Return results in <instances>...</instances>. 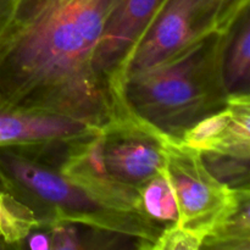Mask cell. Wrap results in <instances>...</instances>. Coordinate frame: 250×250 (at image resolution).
<instances>
[{
    "label": "cell",
    "mask_w": 250,
    "mask_h": 250,
    "mask_svg": "<svg viewBox=\"0 0 250 250\" xmlns=\"http://www.w3.org/2000/svg\"><path fill=\"white\" fill-rule=\"evenodd\" d=\"M117 0H15L0 31V100L102 128L131 111L93 66Z\"/></svg>",
    "instance_id": "6da1fadb"
},
{
    "label": "cell",
    "mask_w": 250,
    "mask_h": 250,
    "mask_svg": "<svg viewBox=\"0 0 250 250\" xmlns=\"http://www.w3.org/2000/svg\"><path fill=\"white\" fill-rule=\"evenodd\" d=\"M232 31L209 34L155 65L127 75L124 93L129 109L176 138L224 109L229 97L224 61Z\"/></svg>",
    "instance_id": "7a4b0ae2"
},
{
    "label": "cell",
    "mask_w": 250,
    "mask_h": 250,
    "mask_svg": "<svg viewBox=\"0 0 250 250\" xmlns=\"http://www.w3.org/2000/svg\"><path fill=\"white\" fill-rule=\"evenodd\" d=\"M0 189L28 205L39 227L76 224L124 234L150 250L161 229L141 214L107 209L58 167L0 146ZM38 227V229H39Z\"/></svg>",
    "instance_id": "3957f363"
},
{
    "label": "cell",
    "mask_w": 250,
    "mask_h": 250,
    "mask_svg": "<svg viewBox=\"0 0 250 250\" xmlns=\"http://www.w3.org/2000/svg\"><path fill=\"white\" fill-rule=\"evenodd\" d=\"M249 6L250 0H165L134 46L125 78L209 34L232 31Z\"/></svg>",
    "instance_id": "277c9868"
},
{
    "label": "cell",
    "mask_w": 250,
    "mask_h": 250,
    "mask_svg": "<svg viewBox=\"0 0 250 250\" xmlns=\"http://www.w3.org/2000/svg\"><path fill=\"white\" fill-rule=\"evenodd\" d=\"M165 171L175 192L178 225L203 237L211 236L250 194L220 182L207 168L200 153L171 136L165 149Z\"/></svg>",
    "instance_id": "5b68a950"
},
{
    "label": "cell",
    "mask_w": 250,
    "mask_h": 250,
    "mask_svg": "<svg viewBox=\"0 0 250 250\" xmlns=\"http://www.w3.org/2000/svg\"><path fill=\"white\" fill-rule=\"evenodd\" d=\"M98 138L110 177L139 190L165 166V149L171 136L131 110L102 127Z\"/></svg>",
    "instance_id": "8992f818"
},
{
    "label": "cell",
    "mask_w": 250,
    "mask_h": 250,
    "mask_svg": "<svg viewBox=\"0 0 250 250\" xmlns=\"http://www.w3.org/2000/svg\"><path fill=\"white\" fill-rule=\"evenodd\" d=\"M98 132L99 128L71 117L0 100V146L14 148L58 168L76 144Z\"/></svg>",
    "instance_id": "52a82bcc"
},
{
    "label": "cell",
    "mask_w": 250,
    "mask_h": 250,
    "mask_svg": "<svg viewBox=\"0 0 250 250\" xmlns=\"http://www.w3.org/2000/svg\"><path fill=\"white\" fill-rule=\"evenodd\" d=\"M164 2L165 0H117L107 16L93 66L121 94L125 95L127 61Z\"/></svg>",
    "instance_id": "ba28073f"
},
{
    "label": "cell",
    "mask_w": 250,
    "mask_h": 250,
    "mask_svg": "<svg viewBox=\"0 0 250 250\" xmlns=\"http://www.w3.org/2000/svg\"><path fill=\"white\" fill-rule=\"evenodd\" d=\"M180 139L199 153L212 151L250 159L249 94H229L224 109L200 120Z\"/></svg>",
    "instance_id": "9c48e42d"
},
{
    "label": "cell",
    "mask_w": 250,
    "mask_h": 250,
    "mask_svg": "<svg viewBox=\"0 0 250 250\" xmlns=\"http://www.w3.org/2000/svg\"><path fill=\"white\" fill-rule=\"evenodd\" d=\"M224 80L229 94H249L250 15L247 10L232 31L225 54Z\"/></svg>",
    "instance_id": "30bf717a"
},
{
    "label": "cell",
    "mask_w": 250,
    "mask_h": 250,
    "mask_svg": "<svg viewBox=\"0 0 250 250\" xmlns=\"http://www.w3.org/2000/svg\"><path fill=\"white\" fill-rule=\"evenodd\" d=\"M139 211L161 229L178 222L177 200L165 166L139 189Z\"/></svg>",
    "instance_id": "8fae6325"
},
{
    "label": "cell",
    "mask_w": 250,
    "mask_h": 250,
    "mask_svg": "<svg viewBox=\"0 0 250 250\" xmlns=\"http://www.w3.org/2000/svg\"><path fill=\"white\" fill-rule=\"evenodd\" d=\"M39 227L33 210L6 192H0V238L6 248H21Z\"/></svg>",
    "instance_id": "7c38bea8"
},
{
    "label": "cell",
    "mask_w": 250,
    "mask_h": 250,
    "mask_svg": "<svg viewBox=\"0 0 250 250\" xmlns=\"http://www.w3.org/2000/svg\"><path fill=\"white\" fill-rule=\"evenodd\" d=\"M250 194L243 197L236 211L211 236L204 238L202 249H250Z\"/></svg>",
    "instance_id": "4fadbf2b"
},
{
    "label": "cell",
    "mask_w": 250,
    "mask_h": 250,
    "mask_svg": "<svg viewBox=\"0 0 250 250\" xmlns=\"http://www.w3.org/2000/svg\"><path fill=\"white\" fill-rule=\"evenodd\" d=\"M202 160L208 170L220 181L233 189L249 188L250 159L238 158L229 154L204 151L200 153Z\"/></svg>",
    "instance_id": "5bb4252c"
},
{
    "label": "cell",
    "mask_w": 250,
    "mask_h": 250,
    "mask_svg": "<svg viewBox=\"0 0 250 250\" xmlns=\"http://www.w3.org/2000/svg\"><path fill=\"white\" fill-rule=\"evenodd\" d=\"M202 236L175 224L161 229L150 250H198L202 249Z\"/></svg>",
    "instance_id": "9a60e30c"
},
{
    "label": "cell",
    "mask_w": 250,
    "mask_h": 250,
    "mask_svg": "<svg viewBox=\"0 0 250 250\" xmlns=\"http://www.w3.org/2000/svg\"><path fill=\"white\" fill-rule=\"evenodd\" d=\"M14 4L15 0H0V31L9 20L12 9H14Z\"/></svg>",
    "instance_id": "2e32d148"
},
{
    "label": "cell",
    "mask_w": 250,
    "mask_h": 250,
    "mask_svg": "<svg viewBox=\"0 0 250 250\" xmlns=\"http://www.w3.org/2000/svg\"><path fill=\"white\" fill-rule=\"evenodd\" d=\"M0 192H1V189H0ZM0 249H6V247H5L4 243H2L1 238H0Z\"/></svg>",
    "instance_id": "e0dca14e"
}]
</instances>
